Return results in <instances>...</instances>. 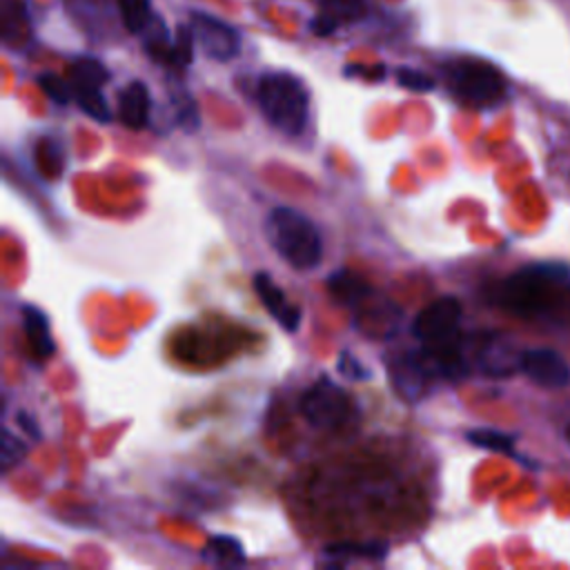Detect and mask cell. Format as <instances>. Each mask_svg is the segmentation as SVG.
Returning <instances> with one entry per match:
<instances>
[{
    "mask_svg": "<svg viewBox=\"0 0 570 570\" xmlns=\"http://www.w3.org/2000/svg\"><path fill=\"white\" fill-rule=\"evenodd\" d=\"M566 276L568 272L561 265L525 267L501 283L499 301L505 309L523 318L552 314L561 305L563 292L570 289Z\"/></svg>",
    "mask_w": 570,
    "mask_h": 570,
    "instance_id": "1",
    "label": "cell"
},
{
    "mask_svg": "<svg viewBox=\"0 0 570 570\" xmlns=\"http://www.w3.org/2000/svg\"><path fill=\"white\" fill-rule=\"evenodd\" d=\"M265 232L276 254L294 269H314L323 261L321 232L303 212L274 207L265 218Z\"/></svg>",
    "mask_w": 570,
    "mask_h": 570,
    "instance_id": "2",
    "label": "cell"
},
{
    "mask_svg": "<svg viewBox=\"0 0 570 570\" xmlns=\"http://www.w3.org/2000/svg\"><path fill=\"white\" fill-rule=\"evenodd\" d=\"M258 105L272 127L287 136H298L309 118V91L289 71H267L258 80Z\"/></svg>",
    "mask_w": 570,
    "mask_h": 570,
    "instance_id": "3",
    "label": "cell"
},
{
    "mask_svg": "<svg viewBox=\"0 0 570 570\" xmlns=\"http://www.w3.org/2000/svg\"><path fill=\"white\" fill-rule=\"evenodd\" d=\"M450 94L468 107H494L505 98L503 73L479 58H456L445 65Z\"/></svg>",
    "mask_w": 570,
    "mask_h": 570,
    "instance_id": "4",
    "label": "cell"
},
{
    "mask_svg": "<svg viewBox=\"0 0 570 570\" xmlns=\"http://www.w3.org/2000/svg\"><path fill=\"white\" fill-rule=\"evenodd\" d=\"M298 410L314 428H338L354 414L350 394L330 376H318L298 401Z\"/></svg>",
    "mask_w": 570,
    "mask_h": 570,
    "instance_id": "5",
    "label": "cell"
},
{
    "mask_svg": "<svg viewBox=\"0 0 570 570\" xmlns=\"http://www.w3.org/2000/svg\"><path fill=\"white\" fill-rule=\"evenodd\" d=\"M189 27L200 51L218 62H227L240 51V33L225 20L205 11H191Z\"/></svg>",
    "mask_w": 570,
    "mask_h": 570,
    "instance_id": "6",
    "label": "cell"
},
{
    "mask_svg": "<svg viewBox=\"0 0 570 570\" xmlns=\"http://www.w3.org/2000/svg\"><path fill=\"white\" fill-rule=\"evenodd\" d=\"M461 303L456 296H439L412 321V336L421 343H441L459 334Z\"/></svg>",
    "mask_w": 570,
    "mask_h": 570,
    "instance_id": "7",
    "label": "cell"
},
{
    "mask_svg": "<svg viewBox=\"0 0 570 570\" xmlns=\"http://www.w3.org/2000/svg\"><path fill=\"white\" fill-rule=\"evenodd\" d=\"M390 381L394 385V390L407 401V403H416L425 396L430 381L434 379L430 374V370L425 367L419 350H410L403 354H396L390 363Z\"/></svg>",
    "mask_w": 570,
    "mask_h": 570,
    "instance_id": "8",
    "label": "cell"
},
{
    "mask_svg": "<svg viewBox=\"0 0 570 570\" xmlns=\"http://www.w3.org/2000/svg\"><path fill=\"white\" fill-rule=\"evenodd\" d=\"M521 370L541 387L559 390L570 383V365L568 361L550 347H534L521 354Z\"/></svg>",
    "mask_w": 570,
    "mask_h": 570,
    "instance_id": "9",
    "label": "cell"
},
{
    "mask_svg": "<svg viewBox=\"0 0 570 570\" xmlns=\"http://www.w3.org/2000/svg\"><path fill=\"white\" fill-rule=\"evenodd\" d=\"M254 289L263 303V307L276 318V323L285 332H296L301 325V309L289 303L287 294L274 283V278L267 272L254 274Z\"/></svg>",
    "mask_w": 570,
    "mask_h": 570,
    "instance_id": "10",
    "label": "cell"
},
{
    "mask_svg": "<svg viewBox=\"0 0 570 570\" xmlns=\"http://www.w3.org/2000/svg\"><path fill=\"white\" fill-rule=\"evenodd\" d=\"M20 318H22V330H24V336H27L29 352L40 361L49 358L56 352V343H53V336H51L47 314L36 305H22L20 307Z\"/></svg>",
    "mask_w": 570,
    "mask_h": 570,
    "instance_id": "11",
    "label": "cell"
},
{
    "mask_svg": "<svg viewBox=\"0 0 570 570\" xmlns=\"http://www.w3.org/2000/svg\"><path fill=\"white\" fill-rule=\"evenodd\" d=\"M151 98L142 80H131L118 94V116L129 129H142L149 125Z\"/></svg>",
    "mask_w": 570,
    "mask_h": 570,
    "instance_id": "12",
    "label": "cell"
},
{
    "mask_svg": "<svg viewBox=\"0 0 570 570\" xmlns=\"http://www.w3.org/2000/svg\"><path fill=\"white\" fill-rule=\"evenodd\" d=\"M327 289L332 292V296L336 301H341L343 305H350V307H358L367 296L374 294V287L367 281H363L358 274L347 272V269H338V272L330 274Z\"/></svg>",
    "mask_w": 570,
    "mask_h": 570,
    "instance_id": "13",
    "label": "cell"
},
{
    "mask_svg": "<svg viewBox=\"0 0 570 570\" xmlns=\"http://www.w3.org/2000/svg\"><path fill=\"white\" fill-rule=\"evenodd\" d=\"M323 557L332 559L334 566H345L350 559H367V561H383L387 557V543L383 541H338L323 548Z\"/></svg>",
    "mask_w": 570,
    "mask_h": 570,
    "instance_id": "14",
    "label": "cell"
},
{
    "mask_svg": "<svg viewBox=\"0 0 570 570\" xmlns=\"http://www.w3.org/2000/svg\"><path fill=\"white\" fill-rule=\"evenodd\" d=\"M203 559L209 561V563H216V566H227V568L247 563L243 543L236 537H232V534H214V537H209L207 546L203 548Z\"/></svg>",
    "mask_w": 570,
    "mask_h": 570,
    "instance_id": "15",
    "label": "cell"
},
{
    "mask_svg": "<svg viewBox=\"0 0 570 570\" xmlns=\"http://www.w3.org/2000/svg\"><path fill=\"white\" fill-rule=\"evenodd\" d=\"M69 76L71 87H102L109 80L107 67L89 56H78L69 67Z\"/></svg>",
    "mask_w": 570,
    "mask_h": 570,
    "instance_id": "16",
    "label": "cell"
},
{
    "mask_svg": "<svg viewBox=\"0 0 570 570\" xmlns=\"http://www.w3.org/2000/svg\"><path fill=\"white\" fill-rule=\"evenodd\" d=\"M145 36V51L156 60V62H165V65H171V47H174V40H169L167 36V29H165V22L154 16L151 22L147 24V29L142 31Z\"/></svg>",
    "mask_w": 570,
    "mask_h": 570,
    "instance_id": "17",
    "label": "cell"
},
{
    "mask_svg": "<svg viewBox=\"0 0 570 570\" xmlns=\"http://www.w3.org/2000/svg\"><path fill=\"white\" fill-rule=\"evenodd\" d=\"M71 91H73V100L89 118H94L98 122L111 120V111H109L107 98L102 96L100 87H71Z\"/></svg>",
    "mask_w": 570,
    "mask_h": 570,
    "instance_id": "18",
    "label": "cell"
},
{
    "mask_svg": "<svg viewBox=\"0 0 570 570\" xmlns=\"http://www.w3.org/2000/svg\"><path fill=\"white\" fill-rule=\"evenodd\" d=\"M479 365L488 372V374H505L512 370V365L508 363L510 358V350L499 341V338H485L479 345L476 352Z\"/></svg>",
    "mask_w": 570,
    "mask_h": 570,
    "instance_id": "19",
    "label": "cell"
},
{
    "mask_svg": "<svg viewBox=\"0 0 570 570\" xmlns=\"http://www.w3.org/2000/svg\"><path fill=\"white\" fill-rule=\"evenodd\" d=\"M118 9L129 33H142L154 18L151 0H118Z\"/></svg>",
    "mask_w": 570,
    "mask_h": 570,
    "instance_id": "20",
    "label": "cell"
},
{
    "mask_svg": "<svg viewBox=\"0 0 570 570\" xmlns=\"http://www.w3.org/2000/svg\"><path fill=\"white\" fill-rule=\"evenodd\" d=\"M318 7L321 13H327L341 24L363 18L367 11V0H318Z\"/></svg>",
    "mask_w": 570,
    "mask_h": 570,
    "instance_id": "21",
    "label": "cell"
},
{
    "mask_svg": "<svg viewBox=\"0 0 570 570\" xmlns=\"http://www.w3.org/2000/svg\"><path fill=\"white\" fill-rule=\"evenodd\" d=\"M465 439L476 445V448H485V450H492V452H510L512 450V443H514V436L512 434H505V432H499V430H490V428H476V430H470L465 434Z\"/></svg>",
    "mask_w": 570,
    "mask_h": 570,
    "instance_id": "22",
    "label": "cell"
},
{
    "mask_svg": "<svg viewBox=\"0 0 570 570\" xmlns=\"http://www.w3.org/2000/svg\"><path fill=\"white\" fill-rule=\"evenodd\" d=\"M194 33L189 24H180L174 38V47H171V65L178 69H185L191 65L194 60Z\"/></svg>",
    "mask_w": 570,
    "mask_h": 570,
    "instance_id": "23",
    "label": "cell"
},
{
    "mask_svg": "<svg viewBox=\"0 0 570 570\" xmlns=\"http://www.w3.org/2000/svg\"><path fill=\"white\" fill-rule=\"evenodd\" d=\"M38 85L47 94V98L53 100L56 105H67L73 98L71 87L60 76H56V73H49V71L40 73L38 76Z\"/></svg>",
    "mask_w": 570,
    "mask_h": 570,
    "instance_id": "24",
    "label": "cell"
},
{
    "mask_svg": "<svg viewBox=\"0 0 570 570\" xmlns=\"http://www.w3.org/2000/svg\"><path fill=\"white\" fill-rule=\"evenodd\" d=\"M394 78L401 87L410 91H432L434 89V78L428 76L425 71L412 69V67H396Z\"/></svg>",
    "mask_w": 570,
    "mask_h": 570,
    "instance_id": "25",
    "label": "cell"
},
{
    "mask_svg": "<svg viewBox=\"0 0 570 570\" xmlns=\"http://www.w3.org/2000/svg\"><path fill=\"white\" fill-rule=\"evenodd\" d=\"M27 456V445L11 434L9 428L2 430V472H9Z\"/></svg>",
    "mask_w": 570,
    "mask_h": 570,
    "instance_id": "26",
    "label": "cell"
},
{
    "mask_svg": "<svg viewBox=\"0 0 570 570\" xmlns=\"http://www.w3.org/2000/svg\"><path fill=\"white\" fill-rule=\"evenodd\" d=\"M338 370H341L345 376H350V379H367V376H370V372H367L358 361H354L347 352L341 354V358H338Z\"/></svg>",
    "mask_w": 570,
    "mask_h": 570,
    "instance_id": "27",
    "label": "cell"
},
{
    "mask_svg": "<svg viewBox=\"0 0 570 570\" xmlns=\"http://www.w3.org/2000/svg\"><path fill=\"white\" fill-rule=\"evenodd\" d=\"M336 27H338V22H336L334 18H330L327 13H321V11H318V16L312 18V22H309V29H312L316 36H330V33L336 31Z\"/></svg>",
    "mask_w": 570,
    "mask_h": 570,
    "instance_id": "28",
    "label": "cell"
},
{
    "mask_svg": "<svg viewBox=\"0 0 570 570\" xmlns=\"http://www.w3.org/2000/svg\"><path fill=\"white\" fill-rule=\"evenodd\" d=\"M16 421H18V425H20L31 439H40L38 423H36V419H31L27 412H18V414H16Z\"/></svg>",
    "mask_w": 570,
    "mask_h": 570,
    "instance_id": "29",
    "label": "cell"
},
{
    "mask_svg": "<svg viewBox=\"0 0 570 570\" xmlns=\"http://www.w3.org/2000/svg\"><path fill=\"white\" fill-rule=\"evenodd\" d=\"M568 439H570V428H568Z\"/></svg>",
    "mask_w": 570,
    "mask_h": 570,
    "instance_id": "30",
    "label": "cell"
}]
</instances>
